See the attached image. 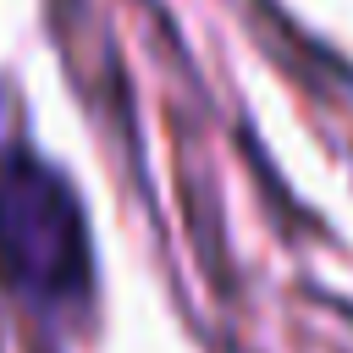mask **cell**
Returning <instances> with one entry per match:
<instances>
[{
  "mask_svg": "<svg viewBox=\"0 0 353 353\" xmlns=\"http://www.w3.org/2000/svg\"><path fill=\"white\" fill-rule=\"evenodd\" d=\"M0 281L44 325H77L94 298V243L77 188L33 149H0Z\"/></svg>",
  "mask_w": 353,
  "mask_h": 353,
  "instance_id": "obj_1",
  "label": "cell"
}]
</instances>
